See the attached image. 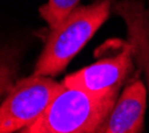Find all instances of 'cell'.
Wrapping results in <instances>:
<instances>
[{
  "instance_id": "obj_1",
  "label": "cell",
  "mask_w": 149,
  "mask_h": 133,
  "mask_svg": "<svg viewBox=\"0 0 149 133\" xmlns=\"http://www.w3.org/2000/svg\"><path fill=\"white\" fill-rule=\"evenodd\" d=\"M118 92L93 95L77 87L63 85L47 111L24 133H93L111 113Z\"/></svg>"
},
{
  "instance_id": "obj_3",
  "label": "cell",
  "mask_w": 149,
  "mask_h": 133,
  "mask_svg": "<svg viewBox=\"0 0 149 133\" xmlns=\"http://www.w3.org/2000/svg\"><path fill=\"white\" fill-rule=\"evenodd\" d=\"M63 84L49 76H31L16 80L0 102V133H12L33 124L47 111Z\"/></svg>"
},
{
  "instance_id": "obj_4",
  "label": "cell",
  "mask_w": 149,
  "mask_h": 133,
  "mask_svg": "<svg viewBox=\"0 0 149 133\" xmlns=\"http://www.w3.org/2000/svg\"><path fill=\"white\" fill-rule=\"evenodd\" d=\"M97 60L65 76L63 85L77 87L93 95L118 92L133 67L129 41L111 39L96 51Z\"/></svg>"
},
{
  "instance_id": "obj_2",
  "label": "cell",
  "mask_w": 149,
  "mask_h": 133,
  "mask_svg": "<svg viewBox=\"0 0 149 133\" xmlns=\"http://www.w3.org/2000/svg\"><path fill=\"white\" fill-rule=\"evenodd\" d=\"M112 0L77 6L57 27L51 29L33 75L53 77L63 72L111 13Z\"/></svg>"
},
{
  "instance_id": "obj_5",
  "label": "cell",
  "mask_w": 149,
  "mask_h": 133,
  "mask_svg": "<svg viewBox=\"0 0 149 133\" xmlns=\"http://www.w3.org/2000/svg\"><path fill=\"white\" fill-rule=\"evenodd\" d=\"M146 108V88L143 81H130L117 97L111 113L97 132L101 133H140L144 129Z\"/></svg>"
},
{
  "instance_id": "obj_6",
  "label": "cell",
  "mask_w": 149,
  "mask_h": 133,
  "mask_svg": "<svg viewBox=\"0 0 149 133\" xmlns=\"http://www.w3.org/2000/svg\"><path fill=\"white\" fill-rule=\"evenodd\" d=\"M113 11L124 20L133 59L145 75L149 89V8L141 0H117Z\"/></svg>"
},
{
  "instance_id": "obj_8",
  "label": "cell",
  "mask_w": 149,
  "mask_h": 133,
  "mask_svg": "<svg viewBox=\"0 0 149 133\" xmlns=\"http://www.w3.org/2000/svg\"><path fill=\"white\" fill-rule=\"evenodd\" d=\"M17 76L16 57L8 51L0 49V102L9 92Z\"/></svg>"
},
{
  "instance_id": "obj_7",
  "label": "cell",
  "mask_w": 149,
  "mask_h": 133,
  "mask_svg": "<svg viewBox=\"0 0 149 133\" xmlns=\"http://www.w3.org/2000/svg\"><path fill=\"white\" fill-rule=\"evenodd\" d=\"M79 3L80 0H48V3L40 7L39 12L52 29L57 27L79 6Z\"/></svg>"
}]
</instances>
